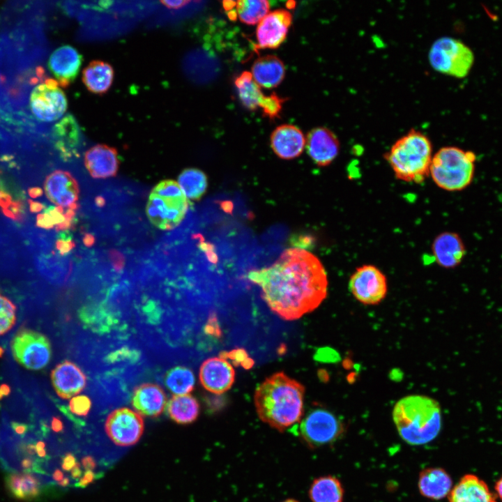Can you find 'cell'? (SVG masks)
<instances>
[{
  "instance_id": "6da1fadb",
  "label": "cell",
  "mask_w": 502,
  "mask_h": 502,
  "mask_svg": "<svg viewBox=\"0 0 502 502\" xmlns=\"http://www.w3.org/2000/svg\"><path fill=\"white\" fill-rule=\"evenodd\" d=\"M248 277L260 287L270 309L287 321L313 311L327 295L324 266L316 256L301 248L286 250L271 266L252 271Z\"/></svg>"
},
{
  "instance_id": "7a4b0ae2",
  "label": "cell",
  "mask_w": 502,
  "mask_h": 502,
  "mask_svg": "<svg viewBox=\"0 0 502 502\" xmlns=\"http://www.w3.org/2000/svg\"><path fill=\"white\" fill-rule=\"evenodd\" d=\"M305 388L284 372L273 374L257 388L254 404L259 418L283 432L294 427L303 415Z\"/></svg>"
},
{
  "instance_id": "3957f363",
  "label": "cell",
  "mask_w": 502,
  "mask_h": 502,
  "mask_svg": "<svg viewBox=\"0 0 502 502\" xmlns=\"http://www.w3.org/2000/svg\"><path fill=\"white\" fill-rule=\"evenodd\" d=\"M393 419L400 436L411 446L431 442L437 437L442 426L438 402L419 395L400 399L393 408Z\"/></svg>"
},
{
  "instance_id": "277c9868",
  "label": "cell",
  "mask_w": 502,
  "mask_h": 502,
  "mask_svg": "<svg viewBox=\"0 0 502 502\" xmlns=\"http://www.w3.org/2000/svg\"><path fill=\"white\" fill-rule=\"evenodd\" d=\"M432 157L429 139L414 129L398 139L385 154L397 179L418 184L429 176Z\"/></svg>"
},
{
  "instance_id": "5b68a950",
  "label": "cell",
  "mask_w": 502,
  "mask_h": 502,
  "mask_svg": "<svg viewBox=\"0 0 502 502\" xmlns=\"http://www.w3.org/2000/svg\"><path fill=\"white\" fill-rule=\"evenodd\" d=\"M476 160L473 151L444 146L433 155L429 174L439 188L450 192L461 191L474 179Z\"/></svg>"
},
{
  "instance_id": "8992f818",
  "label": "cell",
  "mask_w": 502,
  "mask_h": 502,
  "mask_svg": "<svg viewBox=\"0 0 502 502\" xmlns=\"http://www.w3.org/2000/svg\"><path fill=\"white\" fill-rule=\"evenodd\" d=\"M188 206L186 196L172 180L159 183L152 190L146 204L151 222L161 229H172L184 218Z\"/></svg>"
},
{
  "instance_id": "52a82bcc",
  "label": "cell",
  "mask_w": 502,
  "mask_h": 502,
  "mask_svg": "<svg viewBox=\"0 0 502 502\" xmlns=\"http://www.w3.org/2000/svg\"><path fill=\"white\" fill-rule=\"evenodd\" d=\"M428 58L435 70L459 78L467 75L474 61L473 53L468 46L448 36L439 38L433 43Z\"/></svg>"
},
{
  "instance_id": "ba28073f",
  "label": "cell",
  "mask_w": 502,
  "mask_h": 502,
  "mask_svg": "<svg viewBox=\"0 0 502 502\" xmlns=\"http://www.w3.org/2000/svg\"><path fill=\"white\" fill-rule=\"evenodd\" d=\"M299 423L298 434L303 442L312 449L334 443L344 432L342 420L322 407L311 409Z\"/></svg>"
},
{
  "instance_id": "9c48e42d",
  "label": "cell",
  "mask_w": 502,
  "mask_h": 502,
  "mask_svg": "<svg viewBox=\"0 0 502 502\" xmlns=\"http://www.w3.org/2000/svg\"><path fill=\"white\" fill-rule=\"evenodd\" d=\"M15 361L29 370H39L47 366L52 357V346L43 333L29 328L17 331L10 342Z\"/></svg>"
},
{
  "instance_id": "30bf717a",
  "label": "cell",
  "mask_w": 502,
  "mask_h": 502,
  "mask_svg": "<svg viewBox=\"0 0 502 502\" xmlns=\"http://www.w3.org/2000/svg\"><path fill=\"white\" fill-rule=\"evenodd\" d=\"M56 80L47 79L31 91L29 107L39 121L52 122L63 116L67 109V99Z\"/></svg>"
},
{
  "instance_id": "8fae6325",
  "label": "cell",
  "mask_w": 502,
  "mask_h": 502,
  "mask_svg": "<svg viewBox=\"0 0 502 502\" xmlns=\"http://www.w3.org/2000/svg\"><path fill=\"white\" fill-rule=\"evenodd\" d=\"M349 289L359 302L365 305H376L386 295L387 280L375 266L363 265L351 275Z\"/></svg>"
},
{
  "instance_id": "7c38bea8",
  "label": "cell",
  "mask_w": 502,
  "mask_h": 502,
  "mask_svg": "<svg viewBox=\"0 0 502 502\" xmlns=\"http://www.w3.org/2000/svg\"><path fill=\"white\" fill-rule=\"evenodd\" d=\"M105 431L115 445L132 446L143 434L144 420L139 413L128 408L116 409L108 415Z\"/></svg>"
},
{
  "instance_id": "4fadbf2b",
  "label": "cell",
  "mask_w": 502,
  "mask_h": 502,
  "mask_svg": "<svg viewBox=\"0 0 502 502\" xmlns=\"http://www.w3.org/2000/svg\"><path fill=\"white\" fill-rule=\"evenodd\" d=\"M292 22L291 13L285 9L268 13L258 24L255 49H276L285 40Z\"/></svg>"
},
{
  "instance_id": "5bb4252c",
  "label": "cell",
  "mask_w": 502,
  "mask_h": 502,
  "mask_svg": "<svg viewBox=\"0 0 502 502\" xmlns=\"http://www.w3.org/2000/svg\"><path fill=\"white\" fill-rule=\"evenodd\" d=\"M44 190L47 198L56 206L77 208L79 187L69 172L56 170L50 174L45 180Z\"/></svg>"
},
{
  "instance_id": "9a60e30c",
  "label": "cell",
  "mask_w": 502,
  "mask_h": 502,
  "mask_svg": "<svg viewBox=\"0 0 502 502\" xmlns=\"http://www.w3.org/2000/svg\"><path fill=\"white\" fill-rule=\"evenodd\" d=\"M307 153L319 167L330 165L340 151V142L335 134L326 127L312 129L305 139Z\"/></svg>"
},
{
  "instance_id": "2e32d148",
  "label": "cell",
  "mask_w": 502,
  "mask_h": 502,
  "mask_svg": "<svg viewBox=\"0 0 502 502\" xmlns=\"http://www.w3.org/2000/svg\"><path fill=\"white\" fill-rule=\"evenodd\" d=\"M235 372L227 360L213 357L203 362L199 370V380L204 388L215 394L228 390L234 382Z\"/></svg>"
},
{
  "instance_id": "e0dca14e",
  "label": "cell",
  "mask_w": 502,
  "mask_h": 502,
  "mask_svg": "<svg viewBox=\"0 0 502 502\" xmlns=\"http://www.w3.org/2000/svg\"><path fill=\"white\" fill-rule=\"evenodd\" d=\"M82 63V56L74 47L65 45L50 55L48 67L59 86L67 87L77 77Z\"/></svg>"
},
{
  "instance_id": "ac0fdd59",
  "label": "cell",
  "mask_w": 502,
  "mask_h": 502,
  "mask_svg": "<svg viewBox=\"0 0 502 502\" xmlns=\"http://www.w3.org/2000/svg\"><path fill=\"white\" fill-rule=\"evenodd\" d=\"M50 379L56 395L64 400L79 393L86 384V377L82 369L68 360L54 367L51 372Z\"/></svg>"
},
{
  "instance_id": "d6986e66",
  "label": "cell",
  "mask_w": 502,
  "mask_h": 502,
  "mask_svg": "<svg viewBox=\"0 0 502 502\" xmlns=\"http://www.w3.org/2000/svg\"><path fill=\"white\" fill-rule=\"evenodd\" d=\"M432 250L435 261L442 268H454L464 260L466 250L461 236L455 232L444 231L434 240Z\"/></svg>"
},
{
  "instance_id": "ffe728a7",
  "label": "cell",
  "mask_w": 502,
  "mask_h": 502,
  "mask_svg": "<svg viewBox=\"0 0 502 502\" xmlns=\"http://www.w3.org/2000/svg\"><path fill=\"white\" fill-rule=\"evenodd\" d=\"M271 145L280 158L290 160L298 157L305 146V137L296 126L284 124L277 126L271 135Z\"/></svg>"
},
{
  "instance_id": "44dd1931",
  "label": "cell",
  "mask_w": 502,
  "mask_h": 502,
  "mask_svg": "<svg viewBox=\"0 0 502 502\" xmlns=\"http://www.w3.org/2000/svg\"><path fill=\"white\" fill-rule=\"evenodd\" d=\"M84 165L93 178L114 176L119 168L117 151L106 144L95 145L85 153Z\"/></svg>"
},
{
  "instance_id": "7402d4cb",
  "label": "cell",
  "mask_w": 502,
  "mask_h": 502,
  "mask_svg": "<svg viewBox=\"0 0 502 502\" xmlns=\"http://www.w3.org/2000/svg\"><path fill=\"white\" fill-rule=\"evenodd\" d=\"M449 502H496L487 483L474 474H466L452 487Z\"/></svg>"
},
{
  "instance_id": "603a6c76",
  "label": "cell",
  "mask_w": 502,
  "mask_h": 502,
  "mask_svg": "<svg viewBox=\"0 0 502 502\" xmlns=\"http://www.w3.org/2000/svg\"><path fill=\"white\" fill-rule=\"evenodd\" d=\"M132 405L142 416L157 417L167 405L166 394L158 384L142 383L133 390Z\"/></svg>"
},
{
  "instance_id": "cb8c5ba5",
  "label": "cell",
  "mask_w": 502,
  "mask_h": 502,
  "mask_svg": "<svg viewBox=\"0 0 502 502\" xmlns=\"http://www.w3.org/2000/svg\"><path fill=\"white\" fill-rule=\"evenodd\" d=\"M418 487L423 496L431 500H441L448 496L453 486L452 478L445 469L430 467L420 472Z\"/></svg>"
},
{
  "instance_id": "d4e9b609",
  "label": "cell",
  "mask_w": 502,
  "mask_h": 502,
  "mask_svg": "<svg viewBox=\"0 0 502 502\" xmlns=\"http://www.w3.org/2000/svg\"><path fill=\"white\" fill-rule=\"evenodd\" d=\"M252 75L261 86L271 89L277 86L285 76L282 61L275 55H266L258 58L252 66Z\"/></svg>"
},
{
  "instance_id": "484cf974",
  "label": "cell",
  "mask_w": 502,
  "mask_h": 502,
  "mask_svg": "<svg viewBox=\"0 0 502 502\" xmlns=\"http://www.w3.org/2000/svg\"><path fill=\"white\" fill-rule=\"evenodd\" d=\"M52 136L54 144L61 154L71 157L76 151L80 143L81 133L79 126L75 118L67 114L53 128Z\"/></svg>"
},
{
  "instance_id": "4316f807",
  "label": "cell",
  "mask_w": 502,
  "mask_h": 502,
  "mask_svg": "<svg viewBox=\"0 0 502 502\" xmlns=\"http://www.w3.org/2000/svg\"><path fill=\"white\" fill-rule=\"evenodd\" d=\"M114 70L109 63L93 60L84 68L82 80L86 89L96 95L106 93L111 88Z\"/></svg>"
},
{
  "instance_id": "83f0119b",
  "label": "cell",
  "mask_w": 502,
  "mask_h": 502,
  "mask_svg": "<svg viewBox=\"0 0 502 502\" xmlns=\"http://www.w3.org/2000/svg\"><path fill=\"white\" fill-rule=\"evenodd\" d=\"M344 490L338 478L324 476L312 482L308 496L312 502H343Z\"/></svg>"
},
{
  "instance_id": "f1b7e54d",
  "label": "cell",
  "mask_w": 502,
  "mask_h": 502,
  "mask_svg": "<svg viewBox=\"0 0 502 502\" xmlns=\"http://www.w3.org/2000/svg\"><path fill=\"white\" fill-rule=\"evenodd\" d=\"M166 408L169 417L181 425L195 422L199 414V404L190 395L173 396L168 401Z\"/></svg>"
},
{
  "instance_id": "f546056e",
  "label": "cell",
  "mask_w": 502,
  "mask_h": 502,
  "mask_svg": "<svg viewBox=\"0 0 502 502\" xmlns=\"http://www.w3.org/2000/svg\"><path fill=\"white\" fill-rule=\"evenodd\" d=\"M6 486L15 498L29 501L39 495L40 485L33 474L26 472L11 473L6 478Z\"/></svg>"
},
{
  "instance_id": "4dcf8cb0",
  "label": "cell",
  "mask_w": 502,
  "mask_h": 502,
  "mask_svg": "<svg viewBox=\"0 0 502 502\" xmlns=\"http://www.w3.org/2000/svg\"><path fill=\"white\" fill-rule=\"evenodd\" d=\"M234 84L240 100L245 108L250 111L259 108L265 96L250 72L243 71L235 79Z\"/></svg>"
},
{
  "instance_id": "1f68e13d",
  "label": "cell",
  "mask_w": 502,
  "mask_h": 502,
  "mask_svg": "<svg viewBox=\"0 0 502 502\" xmlns=\"http://www.w3.org/2000/svg\"><path fill=\"white\" fill-rule=\"evenodd\" d=\"M195 378L192 371L185 366H176L169 370L165 376L167 389L176 395H188L195 386Z\"/></svg>"
},
{
  "instance_id": "d6a6232c",
  "label": "cell",
  "mask_w": 502,
  "mask_h": 502,
  "mask_svg": "<svg viewBox=\"0 0 502 502\" xmlns=\"http://www.w3.org/2000/svg\"><path fill=\"white\" fill-rule=\"evenodd\" d=\"M178 181L186 197L193 200L203 196L208 185L206 174L196 168L184 169L178 176Z\"/></svg>"
},
{
  "instance_id": "836d02e7",
  "label": "cell",
  "mask_w": 502,
  "mask_h": 502,
  "mask_svg": "<svg viewBox=\"0 0 502 502\" xmlns=\"http://www.w3.org/2000/svg\"><path fill=\"white\" fill-rule=\"evenodd\" d=\"M236 14L244 24H259L269 13V2L266 0H240L236 1Z\"/></svg>"
},
{
  "instance_id": "e575fe53",
  "label": "cell",
  "mask_w": 502,
  "mask_h": 502,
  "mask_svg": "<svg viewBox=\"0 0 502 502\" xmlns=\"http://www.w3.org/2000/svg\"><path fill=\"white\" fill-rule=\"evenodd\" d=\"M17 307L8 297L0 294V335L7 333L15 326Z\"/></svg>"
},
{
  "instance_id": "d590c367",
  "label": "cell",
  "mask_w": 502,
  "mask_h": 502,
  "mask_svg": "<svg viewBox=\"0 0 502 502\" xmlns=\"http://www.w3.org/2000/svg\"><path fill=\"white\" fill-rule=\"evenodd\" d=\"M63 209L59 206H50L40 213L36 220V225L42 229H51L65 221Z\"/></svg>"
},
{
  "instance_id": "8d00e7d4",
  "label": "cell",
  "mask_w": 502,
  "mask_h": 502,
  "mask_svg": "<svg viewBox=\"0 0 502 502\" xmlns=\"http://www.w3.org/2000/svg\"><path fill=\"white\" fill-rule=\"evenodd\" d=\"M284 101V98H280L275 92L268 96H265L259 106L262 109L263 116L272 121L279 118Z\"/></svg>"
},
{
  "instance_id": "74e56055",
  "label": "cell",
  "mask_w": 502,
  "mask_h": 502,
  "mask_svg": "<svg viewBox=\"0 0 502 502\" xmlns=\"http://www.w3.org/2000/svg\"><path fill=\"white\" fill-rule=\"evenodd\" d=\"M220 358L229 359L236 366H241L245 369L251 368L254 365V360L248 356L243 349H236L229 351H222L220 353Z\"/></svg>"
},
{
  "instance_id": "f35d334b",
  "label": "cell",
  "mask_w": 502,
  "mask_h": 502,
  "mask_svg": "<svg viewBox=\"0 0 502 502\" xmlns=\"http://www.w3.org/2000/svg\"><path fill=\"white\" fill-rule=\"evenodd\" d=\"M91 406V402L86 395L74 396L69 402V409L72 413L79 416H86Z\"/></svg>"
},
{
  "instance_id": "ab89813d",
  "label": "cell",
  "mask_w": 502,
  "mask_h": 502,
  "mask_svg": "<svg viewBox=\"0 0 502 502\" xmlns=\"http://www.w3.org/2000/svg\"><path fill=\"white\" fill-rule=\"evenodd\" d=\"M56 248L61 254H64L70 251L74 243L70 238H61L56 241Z\"/></svg>"
},
{
  "instance_id": "60d3db41",
  "label": "cell",
  "mask_w": 502,
  "mask_h": 502,
  "mask_svg": "<svg viewBox=\"0 0 502 502\" xmlns=\"http://www.w3.org/2000/svg\"><path fill=\"white\" fill-rule=\"evenodd\" d=\"M161 3L171 9H178L185 4L188 3V1H162Z\"/></svg>"
},
{
  "instance_id": "b9f144b4",
  "label": "cell",
  "mask_w": 502,
  "mask_h": 502,
  "mask_svg": "<svg viewBox=\"0 0 502 502\" xmlns=\"http://www.w3.org/2000/svg\"><path fill=\"white\" fill-rule=\"evenodd\" d=\"M495 494L501 502H502V476L496 482L494 485Z\"/></svg>"
},
{
  "instance_id": "7bdbcfd3",
  "label": "cell",
  "mask_w": 502,
  "mask_h": 502,
  "mask_svg": "<svg viewBox=\"0 0 502 502\" xmlns=\"http://www.w3.org/2000/svg\"><path fill=\"white\" fill-rule=\"evenodd\" d=\"M222 4H223V7L225 10L230 11L234 6H236L235 5L236 4V2H234L232 1H223Z\"/></svg>"
},
{
  "instance_id": "ee69618b",
  "label": "cell",
  "mask_w": 502,
  "mask_h": 502,
  "mask_svg": "<svg viewBox=\"0 0 502 502\" xmlns=\"http://www.w3.org/2000/svg\"><path fill=\"white\" fill-rule=\"evenodd\" d=\"M93 238L90 235H88L84 238V243L87 245H91L93 243Z\"/></svg>"
},
{
  "instance_id": "f6af8a7d",
  "label": "cell",
  "mask_w": 502,
  "mask_h": 502,
  "mask_svg": "<svg viewBox=\"0 0 502 502\" xmlns=\"http://www.w3.org/2000/svg\"><path fill=\"white\" fill-rule=\"evenodd\" d=\"M64 465H66L67 469L72 466L73 465V459L72 457L67 458L65 461Z\"/></svg>"
},
{
  "instance_id": "bcb514c9",
  "label": "cell",
  "mask_w": 502,
  "mask_h": 502,
  "mask_svg": "<svg viewBox=\"0 0 502 502\" xmlns=\"http://www.w3.org/2000/svg\"><path fill=\"white\" fill-rule=\"evenodd\" d=\"M6 193L0 190V206L1 205V203L5 197Z\"/></svg>"
},
{
  "instance_id": "7dc6e473",
  "label": "cell",
  "mask_w": 502,
  "mask_h": 502,
  "mask_svg": "<svg viewBox=\"0 0 502 502\" xmlns=\"http://www.w3.org/2000/svg\"><path fill=\"white\" fill-rule=\"evenodd\" d=\"M282 502H299L298 501L294 499H287Z\"/></svg>"
}]
</instances>
